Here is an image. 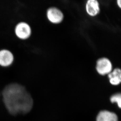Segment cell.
Masks as SVG:
<instances>
[{
	"label": "cell",
	"instance_id": "2",
	"mask_svg": "<svg viewBox=\"0 0 121 121\" xmlns=\"http://www.w3.org/2000/svg\"><path fill=\"white\" fill-rule=\"evenodd\" d=\"M113 69L112 62L107 58L102 57L96 61V70L100 75H108Z\"/></svg>",
	"mask_w": 121,
	"mask_h": 121
},
{
	"label": "cell",
	"instance_id": "5",
	"mask_svg": "<svg viewBox=\"0 0 121 121\" xmlns=\"http://www.w3.org/2000/svg\"><path fill=\"white\" fill-rule=\"evenodd\" d=\"M14 60V54L8 49L0 50V65L7 67L12 65Z\"/></svg>",
	"mask_w": 121,
	"mask_h": 121
},
{
	"label": "cell",
	"instance_id": "4",
	"mask_svg": "<svg viewBox=\"0 0 121 121\" xmlns=\"http://www.w3.org/2000/svg\"><path fill=\"white\" fill-rule=\"evenodd\" d=\"M46 17L47 19L53 24H60L63 22L64 15L63 12L57 7H50L46 12Z\"/></svg>",
	"mask_w": 121,
	"mask_h": 121
},
{
	"label": "cell",
	"instance_id": "1",
	"mask_svg": "<svg viewBox=\"0 0 121 121\" xmlns=\"http://www.w3.org/2000/svg\"><path fill=\"white\" fill-rule=\"evenodd\" d=\"M2 95L5 106L12 115L25 114L32 108V97L26 88L19 83H14L6 86Z\"/></svg>",
	"mask_w": 121,
	"mask_h": 121
},
{
	"label": "cell",
	"instance_id": "6",
	"mask_svg": "<svg viewBox=\"0 0 121 121\" xmlns=\"http://www.w3.org/2000/svg\"><path fill=\"white\" fill-rule=\"evenodd\" d=\"M86 12L91 17L97 16L100 12V7L99 2L97 0H88L85 6Z\"/></svg>",
	"mask_w": 121,
	"mask_h": 121
},
{
	"label": "cell",
	"instance_id": "8",
	"mask_svg": "<svg viewBox=\"0 0 121 121\" xmlns=\"http://www.w3.org/2000/svg\"><path fill=\"white\" fill-rule=\"evenodd\" d=\"M96 121H118L116 114L109 111H101L96 117Z\"/></svg>",
	"mask_w": 121,
	"mask_h": 121
},
{
	"label": "cell",
	"instance_id": "3",
	"mask_svg": "<svg viewBox=\"0 0 121 121\" xmlns=\"http://www.w3.org/2000/svg\"><path fill=\"white\" fill-rule=\"evenodd\" d=\"M14 32L18 39L21 40H26L31 37L32 30L28 23L25 22H20L15 26Z\"/></svg>",
	"mask_w": 121,
	"mask_h": 121
},
{
	"label": "cell",
	"instance_id": "9",
	"mask_svg": "<svg viewBox=\"0 0 121 121\" xmlns=\"http://www.w3.org/2000/svg\"><path fill=\"white\" fill-rule=\"evenodd\" d=\"M110 101L112 103H116L118 107L121 108V93H117L112 95L110 98Z\"/></svg>",
	"mask_w": 121,
	"mask_h": 121
},
{
	"label": "cell",
	"instance_id": "10",
	"mask_svg": "<svg viewBox=\"0 0 121 121\" xmlns=\"http://www.w3.org/2000/svg\"><path fill=\"white\" fill-rule=\"evenodd\" d=\"M116 4L118 7L121 9V0H117Z\"/></svg>",
	"mask_w": 121,
	"mask_h": 121
},
{
	"label": "cell",
	"instance_id": "7",
	"mask_svg": "<svg viewBox=\"0 0 121 121\" xmlns=\"http://www.w3.org/2000/svg\"><path fill=\"white\" fill-rule=\"evenodd\" d=\"M109 82L111 84L116 86L121 83V69L115 68L108 75Z\"/></svg>",
	"mask_w": 121,
	"mask_h": 121
}]
</instances>
